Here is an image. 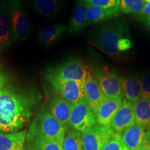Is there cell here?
<instances>
[{
  "label": "cell",
  "mask_w": 150,
  "mask_h": 150,
  "mask_svg": "<svg viewBox=\"0 0 150 150\" xmlns=\"http://www.w3.org/2000/svg\"><path fill=\"white\" fill-rule=\"evenodd\" d=\"M35 104L34 97L11 87L8 75L0 71V131L13 133L22 129Z\"/></svg>",
  "instance_id": "obj_1"
},
{
  "label": "cell",
  "mask_w": 150,
  "mask_h": 150,
  "mask_svg": "<svg viewBox=\"0 0 150 150\" xmlns=\"http://www.w3.org/2000/svg\"><path fill=\"white\" fill-rule=\"evenodd\" d=\"M93 43L101 51L115 59L122 57L132 48L127 25L120 21L99 28L94 35Z\"/></svg>",
  "instance_id": "obj_2"
},
{
  "label": "cell",
  "mask_w": 150,
  "mask_h": 150,
  "mask_svg": "<svg viewBox=\"0 0 150 150\" xmlns=\"http://www.w3.org/2000/svg\"><path fill=\"white\" fill-rule=\"evenodd\" d=\"M9 25L13 42L27 39L31 31L29 16L21 0H6Z\"/></svg>",
  "instance_id": "obj_3"
},
{
  "label": "cell",
  "mask_w": 150,
  "mask_h": 150,
  "mask_svg": "<svg viewBox=\"0 0 150 150\" xmlns=\"http://www.w3.org/2000/svg\"><path fill=\"white\" fill-rule=\"evenodd\" d=\"M33 122L38 131L42 136L48 139L56 140L63 143L67 129L45 108H41Z\"/></svg>",
  "instance_id": "obj_4"
},
{
  "label": "cell",
  "mask_w": 150,
  "mask_h": 150,
  "mask_svg": "<svg viewBox=\"0 0 150 150\" xmlns=\"http://www.w3.org/2000/svg\"><path fill=\"white\" fill-rule=\"evenodd\" d=\"M45 77L61 97L72 104H76L82 99L85 98V88L83 82L63 79L48 73L46 74Z\"/></svg>",
  "instance_id": "obj_5"
},
{
  "label": "cell",
  "mask_w": 150,
  "mask_h": 150,
  "mask_svg": "<svg viewBox=\"0 0 150 150\" xmlns=\"http://www.w3.org/2000/svg\"><path fill=\"white\" fill-rule=\"evenodd\" d=\"M100 88L105 97L108 98H122V76L108 67L94 72Z\"/></svg>",
  "instance_id": "obj_6"
},
{
  "label": "cell",
  "mask_w": 150,
  "mask_h": 150,
  "mask_svg": "<svg viewBox=\"0 0 150 150\" xmlns=\"http://www.w3.org/2000/svg\"><path fill=\"white\" fill-rule=\"evenodd\" d=\"M70 125L79 132H85L97 125L95 112L86 99L72 105L70 115Z\"/></svg>",
  "instance_id": "obj_7"
},
{
  "label": "cell",
  "mask_w": 150,
  "mask_h": 150,
  "mask_svg": "<svg viewBox=\"0 0 150 150\" xmlns=\"http://www.w3.org/2000/svg\"><path fill=\"white\" fill-rule=\"evenodd\" d=\"M89 67L84 64L81 60L71 59L54 68H50L47 73L56 77L67 80L85 82Z\"/></svg>",
  "instance_id": "obj_8"
},
{
  "label": "cell",
  "mask_w": 150,
  "mask_h": 150,
  "mask_svg": "<svg viewBox=\"0 0 150 150\" xmlns=\"http://www.w3.org/2000/svg\"><path fill=\"white\" fill-rule=\"evenodd\" d=\"M83 150H102L115 134L110 126L97 125L93 128L81 133Z\"/></svg>",
  "instance_id": "obj_9"
},
{
  "label": "cell",
  "mask_w": 150,
  "mask_h": 150,
  "mask_svg": "<svg viewBox=\"0 0 150 150\" xmlns=\"http://www.w3.org/2000/svg\"><path fill=\"white\" fill-rule=\"evenodd\" d=\"M135 103L124 99L122 104L112 117L110 127L115 134L123 133L127 129L136 125Z\"/></svg>",
  "instance_id": "obj_10"
},
{
  "label": "cell",
  "mask_w": 150,
  "mask_h": 150,
  "mask_svg": "<svg viewBox=\"0 0 150 150\" xmlns=\"http://www.w3.org/2000/svg\"><path fill=\"white\" fill-rule=\"evenodd\" d=\"M27 147L28 150H63V143L42 136L33 122L27 134Z\"/></svg>",
  "instance_id": "obj_11"
},
{
  "label": "cell",
  "mask_w": 150,
  "mask_h": 150,
  "mask_svg": "<svg viewBox=\"0 0 150 150\" xmlns=\"http://www.w3.org/2000/svg\"><path fill=\"white\" fill-rule=\"evenodd\" d=\"M84 88L86 100L95 113L106 97L103 94L96 78L94 76L93 70L90 67L84 82Z\"/></svg>",
  "instance_id": "obj_12"
},
{
  "label": "cell",
  "mask_w": 150,
  "mask_h": 150,
  "mask_svg": "<svg viewBox=\"0 0 150 150\" xmlns=\"http://www.w3.org/2000/svg\"><path fill=\"white\" fill-rule=\"evenodd\" d=\"M122 104V98L105 97L95 112L97 125L101 126H110L112 117Z\"/></svg>",
  "instance_id": "obj_13"
},
{
  "label": "cell",
  "mask_w": 150,
  "mask_h": 150,
  "mask_svg": "<svg viewBox=\"0 0 150 150\" xmlns=\"http://www.w3.org/2000/svg\"><path fill=\"white\" fill-rule=\"evenodd\" d=\"M72 104L61 97H54L50 102V112L67 129H70Z\"/></svg>",
  "instance_id": "obj_14"
},
{
  "label": "cell",
  "mask_w": 150,
  "mask_h": 150,
  "mask_svg": "<svg viewBox=\"0 0 150 150\" xmlns=\"http://www.w3.org/2000/svg\"><path fill=\"white\" fill-rule=\"evenodd\" d=\"M147 127L136 124L124 131L122 136L124 143L129 150L142 149L147 131Z\"/></svg>",
  "instance_id": "obj_15"
},
{
  "label": "cell",
  "mask_w": 150,
  "mask_h": 150,
  "mask_svg": "<svg viewBox=\"0 0 150 150\" xmlns=\"http://www.w3.org/2000/svg\"><path fill=\"white\" fill-rule=\"evenodd\" d=\"M120 6L111 8H104L95 6L88 5L86 10V25L108 20L117 17L120 13Z\"/></svg>",
  "instance_id": "obj_16"
},
{
  "label": "cell",
  "mask_w": 150,
  "mask_h": 150,
  "mask_svg": "<svg viewBox=\"0 0 150 150\" xmlns=\"http://www.w3.org/2000/svg\"><path fill=\"white\" fill-rule=\"evenodd\" d=\"M86 10H87V4L83 0H79L73 11L67 28V31L69 33L76 34L87 27Z\"/></svg>",
  "instance_id": "obj_17"
},
{
  "label": "cell",
  "mask_w": 150,
  "mask_h": 150,
  "mask_svg": "<svg viewBox=\"0 0 150 150\" xmlns=\"http://www.w3.org/2000/svg\"><path fill=\"white\" fill-rule=\"evenodd\" d=\"M11 38L6 0H2L0 4V52L10 47Z\"/></svg>",
  "instance_id": "obj_18"
},
{
  "label": "cell",
  "mask_w": 150,
  "mask_h": 150,
  "mask_svg": "<svg viewBox=\"0 0 150 150\" xmlns=\"http://www.w3.org/2000/svg\"><path fill=\"white\" fill-rule=\"evenodd\" d=\"M64 24H56L42 28L38 33V40L43 47H49L59 40L66 31Z\"/></svg>",
  "instance_id": "obj_19"
},
{
  "label": "cell",
  "mask_w": 150,
  "mask_h": 150,
  "mask_svg": "<svg viewBox=\"0 0 150 150\" xmlns=\"http://www.w3.org/2000/svg\"><path fill=\"white\" fill-rule=\"evenodd\" d=\"M26 137V131L0 134V150H23Z\"/></svg>",
  "instance_id": "obj_20"
},
{
  "label": "cell",
  "mask_w": 150,
  "mask_h": 150,
  "mask_svg": "<svg viewBox=\"0 0 150 150\" xmlns=\"http://www.w3.org/2000/svg\"><path fill=\"white\" fill-rule=\"evenodd\" d=\"M122 93L125 99L136 103L141 97V82L134 76L123 78Z\"/></svg>",
  "instance_id": "obj_21"
},
{
  "label": "cell",
  "mask_w": 150,
  "mask_h": 150,
  "mask_svg": "<svg viewBox=\"0 0 150 150\" xmlns=\"http://www.w3.org/2000/svg\"><path fill=\"white\" fill-rule=\"evenodd\" d=\"M35 10L40 16L52 18L59 12L62 0H32Z\"/></svg>",
  "instance_id": "obj_22"
},
{
  "label": "cell",
  "mask_w": 150,
  "mask_h": 150,
  "mask_svg": "<svg viewBox=\"0 0 150 150\" xmlns=\"http://www.w3.org/2000/svg\"><path fill=\"white\" fill-rule=\"evenodd\" d=\"M136 123L150 127V99L141 97L135 103Z\"/></svg>",
  "instance_id": "obj_23"
},
{
  "label": "cell",
  "mask_w": 150,
  "mask_h": 150,
  "mask_svg": "<svg viewBox=\"0 0 150 150\" xmlns=\"http://www.w3.org/2000/svg\"><path fill=\"white\" fill-rule=\"evenodd\" d=\"M63 150H83L81 132L70 129L65 134L63 142Z\"/></svg>",
  "instance_id": "obj_24"
},
{
  "label": "cell",
  "mask_w": 150,
  "mask_h": 150,
  "mask_svg": "<svg viewBox=\"0 0 150 150\" xmlns=\"http://www.w3.org/2000/svg\"><path fill=\"white\" fill-rule=\"evenodd\" d=\"M144 6V0H120V8L125 13L141 15Z\"/></svg>",
  "instance_id": "obj_25"
},
{
  "label": "cell",
  "mask_w": 150,
  "mask_h": 150,
  "mask_svg": "<svg viewBox=\"0 0 150 150\" xmlns=\"http://www.w3.org/2000/svg\"><path fill=\"white\" fill-rule=\"evenodd\" d=\"M102 150H129L124 143L122 138L120 134L113 135L111 139L104 146Z\"/></svg>",
  "instance_id": "obj_26"
},
{
  "label": "cell",
  "mask_w": 150,
  "mask_h": 150,
  "mask_svg": "<svg viewBox=\"0 0 150 150\" xmlns=\"http://www.w3.org/2000/svg\"><path fill=\"white\" fill-rule=\"evenodd\" d=\"M88 5L95 6L104 8H111L120 6V0H91L88 1Z\"/></svg>",
  "instance_id": "obj_27"
},
{
  "label": "cell",
  "mask_w": 150,
  "mask_h": 150,
  "mask_svg": "<svg viewBox=\"0 0 150 150\" xmlns=\"http://www.w3.org/2000/svg\"><path fill=\"white\" fill-rule=\"evenodd\" d=\"M141 97L150 99V76H145L142 80Z\"/></svg>",
  "instance_id": "obj_28"
},
{
  "label": "cell",
  "mask_w": 150,
  "mask_h": 150,
  "mask_svg": "<svg viewBox=\"0 0 150 150\" xmlns=\"http://www.w3.org/2000/svg\"><path fill=\"white\" fill-rule=\"evenodd\" d=\"M141 15L142 16H147V17H150V1L145 4Z\"/></svg>",
  "instance_id": "obj_29"
},
{
  "label": "cell",
  "mask_w": 150,
  "mask_h": 150,
  "mask_svg": "<svg viewBox=\"0 0 150 150\" xmlns=\"http://www.w3.org/2000/svg\"><path fill=\"white\" fill-rule=\"evenodd\" d=\"M146 22H147V24L150 28V17H147V20H146Z\"/></svg>",
  "instance_id": "obj_30"
},
{
  "label": "cell",
  "mask_w": 150,
  "mask_h": 150,
  "mask_svg": "<svg viewBox=\"0 0 150 150\" xmlns=\"http://www.w3.org/2000/svg\"><path fill=\"white\" fill-rule=\"evenodd\" d=\"M83 1H85V2H86V3H87V2H88V1H91V0H83Z\"/></svg>",
  "instance_id": "obj_31"
},
{
  "label": "cell",
  "mask_w": 150,
  "mask_h": 150,
  "mask_svg": "<svg viewBox=\"0 0 150 150\" xmlns=\"http://www.w3.org/2000/svg\"><path fill=\"white\" fill-rule=\"evenodd\" d=\"M137 150H142V149H137Z\"/></svg>",
  "instance_id": "obj_32"
}]
</instances>
